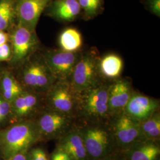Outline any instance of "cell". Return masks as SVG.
Segmentation results:
<instances>
[{
    "mask_svg": "<svg viewBox=\"0 0 160 160\" xmlns=\"http://www.w3.org/2000/svg\"><path fill=\"white\" fill-rule=\"evenodd\" d=\"M39 142L34 120L17 122L0 128V155L2 160L28 151Z\"/></svg>",
    "mask_w": 160,
    "mask_h": 160,
    "instance_id": "6da1fadb",
    "label": "cell"
},
{
    "mask_svg": "<svg viewBox=\"0 0 160 160\" xmlns=\"http://www.w3.org/2000/svg\"><path fill=\"white\" fill-rule=\"evenodd\" d=\"M111 82L102 80L79 92L78 122L109 123L111 116L109 113L108 92Z\"/></svg>",
    "mask_w": 160,
    "mask_h": 160,
    "instance_id": "7a4b0ae2",
    "label": "cell"
},
{
    "mask_svg": "<svg viewBox=\"0 0 160 160\" xmlns=\"http://www.w3.org/2000/svg\"><path fill=\"white\" fill-rule=\"evenodd\" d=\"M89 160H104L119 151L109 123L77 121Z\"/></svg>",
    "mask_w": 160,
    "mask_h": 160,
    "instance_id": "3957f363",
    "label": "cell"
},
{
    "mask_svg": "<svg viewBox=\"0 0 160 160\" xmlns=\"http://www.w3.org/2000/svg\"><path fill=\"white\" fill-rule=\"evenodd\" d=\"M22 64L18 81L24 90L45 94L57 81L42 53L34 52Z\"/></svg>",
    "mask_w": 160,
    "mask_h": 160,
    "instance_id": "277c9868",
    "label": "cell"
},
{
    "mask_svg": "<svg viewBox=\"0 0 160 160\" xmlns=\"http://www.w3.org/2000/svg\"><path fill=\"white\" fill-rule=\"evenodd\" d=\"M40 142L58 140L77 125V120L68 115L45 108L34 119Z\"/></svg>",
    "mask_w": 160,
    "mask_h": 160,
    "instance_id": "5b68a950",
    "label": "cell"
},
{
    "mask_svg": "<svg viewBox=\"0 0 160 160\" xmlns=\"http://www.w3.org/2000/svg\"><path fill=\"white\" fill-rule=\"evenodd\" d=\"M100 57L96 48L82 51L69 80L78 92L86 90L102 80L98 68Z\"/></svg>",
    "mask_w": 160,
    "mask_h": 160,
    "instance_id": "8992f818",
    "label": "cell"
},
{
    "mask_svg": "<svg viewBox=\"0 0 160 160\" xmlns=\"http://www.w3.org/2000/svg\"><path fill=\"white\" fill-rule=\"evenodd\" d=\"M45 102L47 108L77 120L79 92L69 81H57L45 94Z\"/></svg>",
    "mask_w": 160,
    "mask_h": 160,
    "instance_id": "52a82bcc",
    "label": "cell"
},
{
    "mask_svg": "<svg viewBox=\"0 0 160 160\" xmlns=\"http://www.w3.org/2000/svg\"><path fill=\"white\" fill-rule=\"evenodd\" d=\"M10 104V124L24 120H34L46 108L45 94L24 90L12 100Z\"/></svg>",
    "mask_w": 160,
    "mask_h": 160,
    "instance_id": "ba28073f",
    "label": "cell"
},
{
    "mask_svg": "<svg viewBox=\"0 0 160 160\" xmlns=\"http://www.w3.org/2000/svg\"><path fill=\"white\" fill-rule=\"evenodd\" d=\"M109 124L119 151H124L134 143L142 141L140 123L125 112L113 117Z\"/></svg>",
    "mask_w": 160,
    "mask_h": 160,
    "instance_id": "9c48e42d",
    "label": "cell"
},
{
    "mask_svg": "<svg viewBox=\"0 0 160 160\" xmlns=\"http://www.w3.org/2000/svg\"><path fill=\"white\" fill-rule=\"evenodd\" d=\"M12 48V62L20 64L37 51L39 42L35 31L17 23L10 36Z\"/></svg>",
    "mask_w": 160,
    "mask_h": 160,
    "instance_id": "30bf717a",
    "label": "cell"
},
{
    "mask_svg": "<svg viewBox=\"0 0 160 160\" xmlns=\"http://www.w3.org/2000/svg\"><path fill=\"white\" fill-rule=\"evenodd\" d=\"M82 51L68 52L61 49H52L42 54L56 80L69 81Z\"/></svg>",
    "mask_w": 160,
    "mask_h": 160,
    "instance_id": "8fae6325",
    "label": "cell"
},
{
    "mask_svg": "<svg viewBox=\"0 0 160 160\" xmlns=\"http://www.w3.org/2000/svg\"><path fill=\"white\" fill-rule=\"evenodd\" d=\"M135 90L129 78H122L112 81L109 86L108 105L111 119L124 112Z\"/></svg>",
    "mask_w": 160,
    "mask_h": 160,
    "instance_id": "7c38bea8",
    "label": "cell"
},
{
    "mask_svg": "<svg viewBox=\"0 0 160 160\" xmlns=\"http://www.w3.org/2000/svg\"><path fill=\"white\" fill-rule=\"evenodd\" d=\"M52 0H15L18 24L35 31L43 12Z\"/></svg>",
    "mask_w": 160,
    "mask_h": 160,
    "instance_id": "4fadbf2b",
    "label": "cell"
},
{
    "mask_svg": "<svg viewBox=\"0 0 160 160\" xmlns=\"http://www.w3.org/2000/svg\"><path fill=\"white\" fill-rule=\"evenodd\" d=\"M160 111V100L135 92L127 104L124 112L139 123L147 120Z\"/></svg>",
    "mask_w": 160,
    "mask_h": 160,
    "instance_id": "5bb4252c",
    "label": "cell"
},
{
    "mask_svg": "<svg viewBox=\"0 0 160 160\" xmlns=\"http://www.w3.org/2000/svg\"><path fill=\"white\" fill-rule=\"evenodd\" d=\"M56 147L65 152L72 160H89L83 138L77 125L57 140Z\"/></svg>",
    "mask_w": 160,
    "mask_h": 160,
    "instance_id": "9a60e30c",
    "label": "cell"
},
{
    "mask_svg": "<svg viewBox=\"0 0 160 160\" xmlns=\"http://www.w3.org/2000/svg\"><path fill=\"white\" fill-rule=\"evenodd\" d=\"M45 12L58 21L69 23L82 14L78 0H52Z\"/></svg>",
    "mask_w": 160,
    "mask_h": 160,
    "instance_id": "2e32d148",
    "label": "cell"
},
{
    "mask_svg": "<svg viewBox=\"0 0 160 160\" xmlns=\"http://www.w3.org/2000/svg\"><path fill=\"white\" fill-rule=\"evenodd\" d=\"M120 152L123 160H160V143L142 140Z\"/></svg>",
    "mask_w": 160,
    "mask_h": 160,
    "instance_id": "e0dca14e",
    "label": "cell"
},
{
    "mask_svg": "<svg viewBox=\"0 0 160 160\" xmlns=\"http://www.w3.org/2000/svg\"><path fill=\"white\" fill-rule=\"evenodd\" d=\"M123 61L116 53H109L101 57L99 64V73L102 79L112 82L121 77L123 69Z\"/></svg>",
    "mask_w": 160,
    "mask_h": 160,
    "instance_id": "ac0fdd59",
    "label": "cell"
},
{
    "mask_svg": "<svg viewBox=\"0 0 160 160\" xmlns=\"http://www.w3.org/2000/svg\"><path fill=\"white\" fill-rule=\"evenodd\" d=\"M24 90L19 81L12 75L6 72L0 80V96L11 102Z\"/></svg>",
    "mask_w": 160,
    "mask_h": 160,
    "instance_id": "d6986e66",
    "label": "cell"
},
{
    "mask_svg": "<svg viewBox=\"0 0 160 160\" xmlns=\"http://www.w3.org/2000/svg\"><path fill=\"white\" fill-rule=\"evenodd\" d=\"M61 49L68 52H77L82 50V38L77 29L68 28L63 30L58 38Z\"/></svg>",
    "mask_w": 160,
    "mask_h": 160,
    "instance_id": "ffe728a7",
    "label": "cell"
},
{
    "mask_svg": "<svg viewBox=\"0 0 160 160\" xmlns=\"http://www.w3.org/2000/svg\"><path fill=\"white\" fill-rule=\"evenodd\" d=\"M140 130L142 140L160 141V111L156 112L147 120L141 122Z\"/></svg>",
    "mask_w": 160,
    "mask_h": 160,
    "instance_id": "44dd1931",
    "label": "cell"
},
{
    "mask_svg": "<svg viewBox=\"0 0 160 160\" xmlns=\"http://www.w3.org/2000/svg\"><path fill=\"white\" fill-rule=\"evenodd\" d=\"M15 19V0H0V30L10 28Z\"/></svg>",
    "mask_w": 160,
    "mask_h": 160,
    "instance_id": "7402d4cb",
    "label": "cell"
},
{
    "mask_svg": "<svg viewBox=\"0 0 160 160\" xmlns=\"http://www.w3.org/2000/svg\"><path fill=\"white\" fill-rule=\"evenodd\" d=\"M82 16L86 20L96 17L103 11V0H78Z\"/></svg>",
    "mask_w": 160,
    "mask_h": 160,
    "instance_id": "603a6c76",
    "label": "cell"
},
{
    "mask_svg": "<svg viewBox=\"0 0 160 160\" xmlns=\"http://www.w3.org/2000/svg\"><path fill=\"white\" fill-rule=\"evenodd\" d=\"M29 160H50V155L40 147H33L28 152Z\"/></svg>",
    "mask_w": 160,
    "mask_h": 160,
    "instance_id": "cb8c5ba5",
    "label": "cell"
},
{
    "mask_svg": "<svg viewBox=\"0 0 160 160\" xmlns=\"http://www.w3.org/2000/svg\"><path fill=\"white\" fill-rule=\"evenodd\" d=\"M10 102L0 96V114L5 123V125L7 122H10Z\"/></svg>",
    "mask_w": 160,
    "mask_h": 160,
    "instance_id": "d4e9b609",
    "label": "cell"
},
{
    "mask_svg": "<svg viewBox=\"0 0 160 160\" xmlns=\"http://www.w3.org/2000/svg\"><path fill=\"white\" fill-rule=\"evenodd\" d=\"M145 8L157 17H160V0H144Z\"/></svg>",
    "mask_w": 160,
    "mask_h": 160,
    "instance_id": "484cf974",
    "label": "cell"
},
{
    "mask_svg": "<svg viewBox=\"0 0 160 160\" xmlns=\"http://www.w3.org/2000/svg\"><path fill=\"white\" fill-rule=\"evenodd\" d=\"M12 56L11 45L6 43L0 46V62L10 60Z\"/></svg>",
    "mask_w": 160,
    "mask_h": 160,
    "instance_id": "4316f807",
    "label": "cell"
},
{
    "mask_svg": "<svg viewBox=\"0 0 160 160\" xmlns=\"http://www.w3.org/2000/svg\"><path fill=\"white\" fill-rule=\"evenodd\" d=\"M50 160H72V159L65 152L56 147L50 155Z\"/></svg>",
    "mask_w": 160,
    "mask_h": 160,
    "instance_id": "83f0119b",
    "label": "cell"
},
{
    "mask_svg": "<svg viewBox=\"0 0 160 160\" xmlns=\"http://www.w3.org/2000/svg\"><path fill=\"white\" fill-rule=\"evenodd\" d=\"M28 152H23L19 154L14 155L12 158L7 160H29L28 159Z\"/></svg>",
    "mask_w": 160,
    "mask_h": 160,
    "instance_id": "f1b7e54d",
    "label": "cell"
},
{
    "mask_svg": "<svg viewBox=\"0 0 160 160\" xmlns=\"http://www.w3.org/2000/svg\"><path fill=\"white\" fill-rule=\"evenodd\" d=\"M9 40V35L4 31L0 30V46L6 43Z\"/></svg>",
    "mask_w": 160,
    "mask_h": 160,
    "instance_id": "f546056e",
    "label": "cell"
},
{
    "mask_svg": "<svg viewBox=\"0 0 160 160\" xmlns=\"http://www.w3.org/2000/svg\"><path fill=\"white\" fill-rule=\"evenodd\" d=\"M104 160H123V159L120 151H118Z\"/></svg>",
    "mask_w": 160,
    "mask_h": 160,
    "instance_id": "4dcf8cb0",
    "label": "cell"
},
{
    "mask_svg": "<svg viewBox=\"0 0 160 160\" xmlns=\"http://www.w3.org/2000/svg\"><path fill=\"white\" fill-rule=\"evenodd\" d=\"M5 125H6L5 123H4V120L2 119V117H1V116L0 114V128L4 127Z\"/></svg>",
    "mask_w": 160,
    "mask_h": 160,
    "instance_id": "1f68e13d",
    "label": "cell"
},
{
    "mask_svg": "<svg viewBox=\"0 0 160 160\" xmlns=\"http://www.w3.org/2000/svg\"><path fill=\"white\" fill-rule=\"evenodd\" d=\"M0 160H2V158H1V155H0Z\"/></svg>",
    "mask_w": 160,
    "mask_h": 160,
    "instance_id": "d6a6232c",
    "label": "cell"
}]
</instances>
